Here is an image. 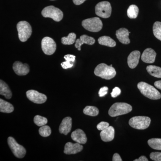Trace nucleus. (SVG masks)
I'll return each instance as SVG.
<instances>
[{
  "mask_svg": "<svg viewBox=\"0 0 161 161\" xmlns=\"http://www.w3.org/2000/svg\"><path fill=\"white\" fill-rule=\"evenodd\" d=\"M137 88L145 97L153 100H158L161 98V94L155 88L146 82H140Z\"/></svg>",
  "mask_w": 161,
  "mask_h": 161,
  "instance_id": "f257e3e1",
  "label": "nucleus"
},
{
  "mask_svg": "<svg viewBox=\"0 0 161 161\" xmlns=\"http://www.w3.org/2000/svg\"><path fill=\"white\" fill-rule=\"evenodd\" d=\"M94 74L96 76L106 80H110L116 75V71L114 68L104 63L98 64L95 68Z\"/></svg>",
  "mask_w": 161,
  "mask_h": 161,
  "instance_id": "f03ea898",
  "label": "nucleus"
},
{
  "mask_svg": "<svg viewBox=\"0 0 161 161\" xmlns=\"http://www.w3.org/2000/svg\"><path fill=\"white\" fill-rule=\"evenodd\" d=\"M132 107L125 103H116L110 108L108 114L111 117H115L128 114L132 111Z\"/></svg>",
  "mask_w": 161,
  "mask_h": 161,
  "instance_id": "7ed1b4c3",
  "label": "nucleus"
},
{
  "mask_svg": "<svg viewBox=\"0 0 161 161\" xmlns=\"http://www.w3.org/2000/svg\"><path fill=\"white\" fill-rule=\"evenodd\" d=\"M151 119L150 117L145 116H134L129 120V125L134 129L144 130L147 129L150 125Z\"/></svg>",
  "mask_w": 161,
  "mask_h": 161,
  "instance_id": "20e7f679",
  "label": "nucleus"
},
{
  "mask_svg": "<svg viewBox=\"0 0 161 161\" xmlns=\"http://www.w3.org/2000/svg\"><path fill=\"white\" fill-rule=\"evenodd\" d=\"M17 28L19 39L21 42H26L31 36V26L28 22L20 21L17 25Z\"/></svg>",
  "mask_w": 161,
  "mask_h": 161,
  "instance_id": "39448f33",
  "label": "nucleus"
},
{
  "mask_svg": "<svg viewBox=\"0 0 161 161\" xmlns=\"http://www.w3.org/2000/svg\"><path fill=\"white\" fill-rule=\"evenodd\" d=\"M82 26L86 30L93 32H97L103 28V23L99 18L95 17L84 20Z\"/></svg>",
  "mask_w": 161,
  "mask_h": 161,
  "instance_id": "423d86ee",
  "label": "nucleus"
},
{
  "mask_svg": "<svg viewBox=\"0 0 161 161\" xmlns=\"http://www.w3.org/2000/svg\"><path fill=\"white\" fill-rule=\"evenodd\" d=\"M44 18H51L56 22H60L63 18V13L60 9L50 6L45 7L41 12Z\"/></svg>",
  "mask_w": 161,
  "mask_h": 161,
  "instance_id": "0eeeda50",
  "label": "nucleus"
},
{
  "mask_svg": "<svg viewBox=\"0 0 161 161\" xmlns=\"http://www.w3.org/2000/svg\"><path fill=\"white\" fill-rule=\"evenodd\" d=\"M112 9V6L110 3L104 1L96 5L95 8V13L98 16L107 19L111 16Z\"/></svg>",
  "mask_w": 161,
  "mask_h": 161,
  "instance_id": "6e6552de",
  "label": "nucleus"
},
{
  "mask_svg": "<svg viewBox=\"0 0 161 161\" xmlns=\"http://www.w3.org/2000/svg\"><path fill=\"white\" fill-rule=\"evenodd\" d=\"M8 143L16 157L22 158L25 157L26 152V149L23 146L18 144L13 137L11 136L8 137Z\"/></svg>",
  "mask_w": 161,
  "mask_h": 161,
  "instance_id": "1a4fd4ad",
  "label": "nucleus"
},
{
  "mask_svg": "<svg viewBox=\"0 0 161 161\" xmlns=\"http://www.w3.org/2000/svg\"><path fill=\"white\" fill-rule=\"evenodd\" d=\"M41 47L44 54L51 55L54 53L57 48V45L54 40L49 37L43 38L41 42Z\"/></svg>",
  "mask_w": 161,
  "mask_h": 161,
  "instance_id": "9d476101",
  "label": "nucleus"
},
{
  "mask_svg": "<svg viewBox=\"0 0 161 161\" xmlns=\"http://www.w3.org/2000/svg\"><path fill=\"white\" fill-rule=\"evenodd\" d=\"M26 97L31 101L35 103H44L47 99V97L44 94L39 93L35 90H29L26 92Z\"/></svg>",
  "mask_w": 161,
  "mask_h": 161,
  "instance_id": "9b49d317",
  "label": "nucleus"
},
{
  "mask_svg": "<svg viewBox=\"0 0 161 161\" xmlns=\"http://www.w3.org/2000/svg\"><path fill=\"white\" fill-rule=\"evenodd\" d=\"M13 69L15 73L19 76H24L27 75L30 71L28 64H23L20 61H15L14 63Z\"/></svg>",
  "mask_w": 161,
  "mask_h": 161,
  "instance_id": "f8f14e48",
  "label": "nucleus"
},
{
  "mask_svg": "<svg viewBox=\"0 0 161 161\" xmlns=\"http://www.w3.org/2000/svg\"><path fill=\"white\" fill-rule=\"evenodd\" d=\"M83 149V146L78 143L67 142L64 146V152L66 154H76L82 151Z\"/></svg>",
  "mask_w": 161,
  "mask_h": 161,
  "instance_id": "ddd939ff",
  "label": "nucleus"
},
{
  "mask_svg": "<svg viewBox=\"0 0 161 161\" xmlns=\"http://www.w3.org/2000/svg\"><path fill=\"white\" fill-rule=\"evenodd\" d=\"M95 40L94 38L89 36L86 35L80 36V39H77L75 42V47L79 51L81 50V46L82 44H86L92 45L95 43Z\"/></svg>",
  "mask_w": 161,
  "mask_h": 161,
  "instance_id": "4468645a",
  "label": "nucleus"
},
{
  "mask_svg": "<svg viewBox=\"0 0 161 161\" xmlns=\"http://www.w3.org/2000/svg\"><path fill=\"white\" fill-rule=\"evenodd\" d=\"M156 53L151 48H147L144 50L142 56V60L146 63H153L155 61Z\"/></svg>",
  "mask_w": 161,
  "mask_h": 161,
  "instance_id": "2eb2a0df",
  "label": "nucleus"
},
{
  "mask_svg": "<svg viewBox=\"0 0 161 161\" xmlns=\"http://www.w3.org/2000/svg\"><path fill=\"white\" fill-rule=\"evenodd\" d=\"M71 138L73 140L80 144L86 143L87 138L85 133L80 129H77L72 132Z\"/></svg>",
  "mask_w": 161,
  "mask_h": 161,
  "instance_id": "dca6fc26",
  "label": "nucleus"
},
{
  "mask_svg": "<svg viewBox=\"0 0 161 161\" xmlns=\"http://www.w3.org/2000/svg\"><path fill=\"white\" fill-rule=\"evenodd\" d=\"M72 119L71 117H66L64 119L59 127V132L61 134L67 135L71 130Z\"/></svg>",
  "mask_w": 161,
  "mask_h": 161,
  "instance_id": "f3484780",
  "label": "nucleus"
},
{
  "mask_svg": "<svg viewBox=\"0 0 161 161\" xmlns=\"http://www.w3.org/2000/svg\"><path fill=\"white\" fill-rule=\"evenodd\" d=\"M100 135L102 140L103 142H111L114 138L115 129L112 126H108L101 132Z\"/></svg>",
  "mask_w": 161,
  "mask_h": 161,
  "instance_id": "a211bd4d",
  "label": "nucleus"
},
{
  "mask_svg": "<svg viewBox=\"0 0 161 161\" xmlns=\"http://www.w3.org/2000/svg\"><path fill=\"white\" fill-rule=\"evenodd\" d=\"M130 32L128 30L125 28H120L116 31V37L119 42L123 44H128L130 43V40L129 39Z\"/></svg>",
  "mask_w": 161,
  "mask_h": 161,
  "instance_id": "6ab92c4d",
  "label": "nucleus"
},
{
  "mask_svg": "<svg viewBox=\"0 0 161 161\" xmlns=\"http://www.w3.org/2000/svg\"><path fill=\"white\" fill-rule=\"evenodd\" d=\"M141 53L139 51H132L128 58V64L130 68L134 69L139 63Z\"/></svg>",
  "mask_w": 161,
  "mask_h": 161,
  "instance_id": "aec40b11",
  "label": "nucleus"
},
{
  "mask_svg": "<svg viewBox=\"0 0 161 161\" xmlns=\"http://www.w3.org/2000/svg\"><path fill=\"white\" fill-rule=\"evenodd\" d=\"M0 95L8 99H10L12 96V93L8 85L2 80L0 81Z\"/></svg>",
  "mask_w": 161,
  "mask_h": 161,
  "instance_id": "412c9836",
  "label": "nucleus"
},
{
  "mask_svg": "<svg viewBox=\"0 0 161 161\" xmlns=\"http://www.w3.org/2000/svg\"><path fill=\"white\" fill-rule=\"evenodd\" d=\"M14 108L11 103L8 102L0 99V112L3 113H10L13 112Z\"/></svg>",
  "mask_w": 161,
  "mask_h": 161,
  "instance_id": "4be33fe9",
  "label": "nucleus"
},
{
  "mask_svg": "<svg viewBox=\"0 0 161 161\" xmlns=\"http://www.w3.org/2000/svg\"><path fill=\"white\" fill-rule=\"evenodd\" d=\"M98 42L102 45L114 47L116 45V42L113 39L108 36H103L98 38Z\"/></svg>",
  "mask_w": 161,
  "mask_h": 161,
  "instance_id": "5701e85b",
  "label": "nucleus"
},
{
  "mask_svg": "<svg viewBox=\"0 0 161 161\" xmlns=\"http://www.w3.org/2000/svg\"><path fill=\"white\" fill-rule=\"evenodd\" d=\"M76 57L74 55L67 54L64 56V58L66 61L61 63V65L64 69H67L70 68L74 65Z\"/></svg>",
  "mask_w": 161,
  "mask_h": 161,
  "instance_id": "b1692460",
  "label": "nucleus"
},
{
  "mask_svg": "<svg viewBox=\"0 0 161 161\" xmlns=\"http://www.w3.org/2000/svg\"><path fill=\"white\" fill-rule=\"evenodd\" d=\"M148 73L155 78H161V68L155 65H149L147 67Z\"/></svg>",
  "mask_w": 161,
  "mask_h": 161,
  "instance_id": "393cba45",
  "label": "nucleus"
},
{
  "mask_svg": "<svg viewBox=\"0 0 161 161\" xmlns=\"http://www.w3.org/2000/svg\"><path fill=\"white\" fill-rule=\"evenodd\" d=\"M76 35L75 33H70L68 36L61 38V43L64 45H72L76 42Z\"/></svg>",
  "mask_w": 161,
  "mask_h": 161,
  "instance_id": "a878e982",
  "label": "nucleus"
},
{
  "mask_svg": "<svg viewBox=\"0 0 161 161\" xmlns=\"http://www.w3.org/2000/svg\"><path fill=\"white\" fill-rule=\"evenodd\" d=\"M83 113L89 116H95L98 115L99 110L96 107L88 106L84 109Z\"/></svg>",
  "mask_w": 161,
  "mask_h": 161,
  "instance_id": "bb28decb",
  "label": "nucleus"
},
{
  "mask_svg": "<svg viewBox=\"0 0 161 161\" xmlns=\"http://www.w3.org/2000/svg\"><path fill=\"white\" fill-rule=\"evenodd\" d=\"M138 7L135 5H132L127 10V15L130 19H136L138 15Z\"/></svg>",
  "mask_w": 161,
  "mask_h": 161,
  "instance_id": "cd10ccee",
  "label": "nucleus"
},
{
  "mask_svg": "<svg viewBox=\"0 0 161 161\" xmlns=\"http://www.w3.org/2000/svg\"><path fill=\"white\" fill-rule=\"evenodd\" d=\"M148 144L154 150H161V139L152 138L149 140Z\"/></svg>",
  "mask_w": 161,
  "mask_h": 161,
  "instance_id": "c85d7f7f",
  "label": "nucleus"
},
{
  "mask_svg": "<svg viewBox=\"0 0 161 161\" xmlns=\"http://www.w3.org/2000/svg\"><path fill=\"white\" fill-rule=\"evenodd\" d=\"M153 29L155 37L161 41V22H156L153 24Z\"/></svg>",
  "mask_w": 161,
  "mask_h": 161,
  "instance_id": "c756f323",
  "label": "nucleus"
},
{
  "mask_svg": "<svg viewBox=\"0 0 161 161\" xmlns=\"http://www.w3.org/2000/svg\"><path fill=\"white\" fill-rule=\"evenodd\" d=\"M34 122L38 126L41 127L46 125L47 123V119L39 115H36L34 118Z\"/></svg>",
  "mask_w": 161,
  "mask_h": 161,
  "instance_id": "7c9ffc66",
  "label": "nucleus"
},
{
  "mask_svg": "<svg viewBox=\"0 0 161 161\" xmlns=\"http://www.w3.org/2000/svg\"><path fill=\"white\" fill-rule=\"evenodd\" d=\"M39 132L41 136L43 137H47L51 134V129L48 126L45 125L40 127L39 129Z\"/></svg>",
  "mask_w": 161,
  "mask_h": 161,
  "instance_id": "2f4dec72",
  "label": "nucleus"
},
{
  "mask_svg": "<svg viewBox=\"0 0 161 161\" xmlns=\"http://www.w3.org/2000/svg\"><path fill=\"white\" fill-rule=\"evenodd\" d=\"M150 158L153 161H161V152L151 153L150 154Z\"/></svg>",
  "mask_w": 161,
  "mask_h": 161,
  "instance_id": "473e14b6",
  "label": "nucleus"
},
{
  "mask_svg": "<svg viewBox=\"0 0 161 161\" xmlns=\"http://www.w3.org/2000/svg\"><path fill=\"white\" fill-rule=\"evenodd\" d=\"M109 126V124L106 122H101L97 125V128L98 130L102 131L105 129H106Z\"/></svg>",
  "mask_w": 161,
  "mask_h": 161,
  "instance_id": "72a5a7b5",
  "label": "nucleus"
},
{
  "mask_svg": "<svg viewBox=\"0 0 161 161\" xmlns=\"http://www.w3.org/2000/svg\"><path fill=\"white\" fill-rule=\"evenodd\" d=\"M121 94V90L118 87H115L112 90V93H111V96L112 98H115L117 97Z\"/></svg>",
  "mask_w": 161,
  "mask_h": 161,
  "instance_id": "f704fd0d",
  "label": "nucleus"
},
{
  "mask_svg": "<svg viewBox=\"0 0 161 161\" xmlns=\"http://www.w3.org/2000/svg\"><path fill=\"white\" fill-rule=\"evenodd\" d=\"M108 88L107 86H104L101 88L99 92H98L99 97H104L105 95H106L108 94Z\"/></svg>",
  "mask_w": 161,
  "mask_h": 161,
  "instance_id": "c9c22d12",
  "label": "nucleus"
},
{
  "mask_svg": "<svg viewBox=\"0 0 161 161\" xmlns=\"http://www.w3.org/2000/svg\"><path fill=\"white\" fill-rule=\"evenodd\" d=\"M112 161H122V159L121 158L120 155L117 153H115L113 156L112 158Z\"/></svg>",
  "mask_w": 161,
  "mask_h": 161,
  "instance_id": "e433bc0d",
  "label": "nucleus"
},
{
  "mask_svg": "<svg viewBox=\"0 0 161 161\" xmlns=\"http://www.w3.org/2000/svg\"><path fill=\"white\" fill-rule=\"evenodd\" d=\"M86 0H73V3L76 5H80L84 3Z\"/></svg>",
  "mask_w": 161,
  "mask_h": 161,
  "instance_id": "4c0bfd02",
  "label": "nucleus"
},
{
  "mask_svg": "<svg viewBox=\"0 0 161 161\" xmlns=\"http://www.w3.org/2000/svg\"><path fill=\"white\" fill-rule=\"evenodd\" d=\"M134 161H148V159L145 156H142L139 158L134 160Z\"/></svg>",
  "mask_w": 161,
  "mask_h": 161,
  "instance_id": "58836bf2",
  "label": "nucleus"
},
{
  "mask_svg": "<svg viewBox=\"0 0 161 161\" xmlns=\"http://www.w3.org/2000/svg\"><path fill=\"white\" fill-rule=\"evenodd\" d=\"M154 85L156 87L161 90V80L155 81L154 82Z\"/></svg>",
  "mask_w": 161,
  "mask_h": 161,
  "instance_id": "ea45409f",
  "label": "nucleus"
},
{
  "mask_svg": "<svg viewBox=\"0 0 161 161\" xmlns=\"http://www.w3.org/2000/svg\"><path fill=\"white\" fill-rule=\"evenodd\" d=\"M51 1H55V0H51Z\"/></svg>",
  "mask_w": 161,
  "mask_h": 161,
  "instance_id": "a19ab883",
  "label": "nucleus"
}]
</instances>
